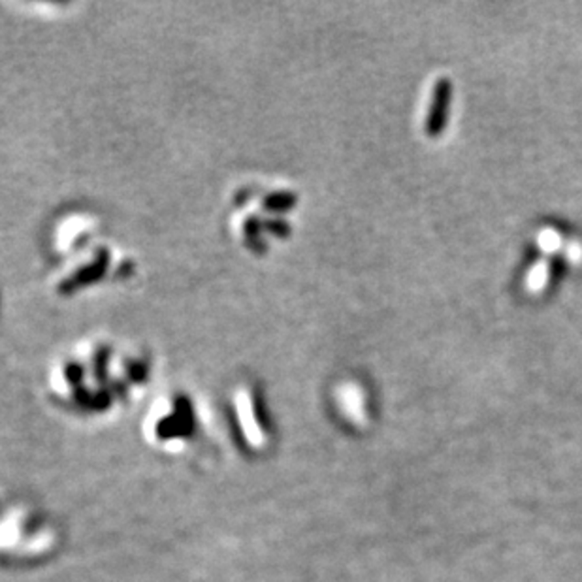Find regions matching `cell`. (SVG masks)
Returning <instances> with one entry per match:
<instances>
[{
	"instance_id": "8992f818",
	"label": "cell",
	"mask_w": 582,
	"mask_h": 582,
	"mask_svg": "<svg viewBox=\"0 0 582 582\" xmlns=\"http://www.w3.org/2000/svg\"><path fill=\"white\" fill-rule=\"evenodd\" d=\"M564 255L571 262V265H580V262H582V244L578 240L569 242L564 247Z\"/></svg>"
},
{
	"instance_id": "6da1fadb",
	"label": "cell",
	"mask_w": 582,
	"mask_h": 582,
	"mask_svg": "<svg viewBox=\"0 0 582 582\" xmlns=\"http://www.w3.org/2000/svg\"><path fill=\"white\" fill-rule=\"evenodd\" d=\"M449 95H451V85L445 78H440L438 81H433L430 106L426 111V132L430 136L440 134V130L445 125V111H447Z\"/></svg>"
},
{
	"instance_id": "5b68a950",
	"label": "cell",
	"mask_w": 582,
	"mask_h": 582,
	"mask_svg": "<svg viewBox=\"0 0 582 582\" xmlns=\"http://www.w3.org/2000/svg\"><path fill=\"white\" fill-rule=\"evenodd\" d=\"M339 398H341V403L347 407L351 413H360L362 411V396H360V390L355 387V385H343L339 389Z\"/></svg>"
},
{
	"instance_id": "7a4b0ae2",
	"label": "cell",
	"mask_w": 582,
	"mask_h": 582,
	"mask_svg": "<svg viewBox=\"0 0 582 582\" xmlns=\"http://www.w3.org/2000/svg\"><path fill=\"white\" fill-rule=\"evenodd\" d=\"M552 274H555V265H552L550 258L537 260L535 265L530 268V272L526 275V281H524L528 293H532V295L543 293V290L546 288V285L552 279Z\"/></svg>"
},
{
	"instance_id": "3957f363",
	"label": "cell",
	"mask_w": 582,
	"mask_h": 582,
	"mask_svg": "<svg viewBox=\"0 0 582 582\" xmlns=\"http://www.w3.org/2000/svg\"><path fill=\"white\" fill-rule=\"evenodd\" d=\"M87 224L91 226V219H87L83 215H74L70 217L63 226H61V234H57V244L61 242V247L67 249L68 245L74 244V240L78 238L79 232L87 230Z\"/></svg>"
},
{
	"instance_id": "277c9868",
	"label": "cell",
	"mask_w": 582,
	"mask_h": 582,
	"mask_svg": "<svg viewBox=\"0 0 582 582\" xmlns=\"http://www.w3.org/2000/svg\"><path fill=\"white\" fill-rule=\"evenodd\" d=\"M535 245L539 247V251H543L545 255H552L556 253L558 249L564 247V238H562V232L552 228V226H546L543 230H539V234L535 238Z\"/></svg>"
}]
</instances>
